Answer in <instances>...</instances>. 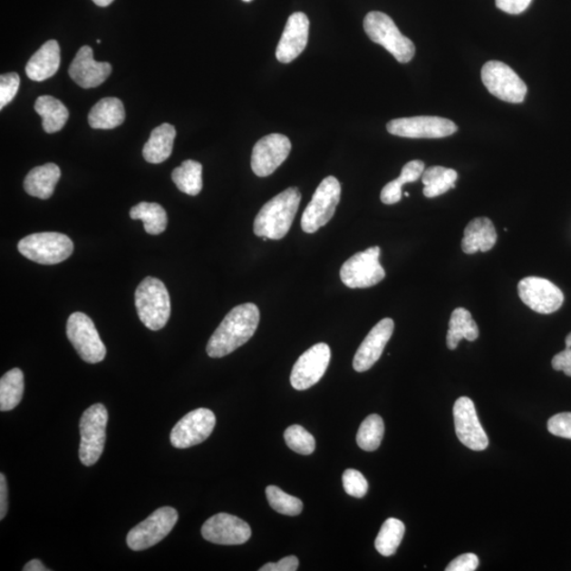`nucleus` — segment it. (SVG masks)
I'll return each mask as SVG.
<instances>
[{
  "mask_svg": "<svg viewBox=\"0 0 571 571\" xmlns=\"http://www.w3.org/2000/svg\"><path fill=\"white\" fill-rule=\"evenodd\" d=\"M421 177L424 184V196L428 198H435V197L443 195L450 189L455 188L459 174L452 169L431 167L425 169Z\"/></svg>",
  "mask_w": 571,
  "mask_h": 571,
  "instance_id": "30",
  "label": "nucleus"
},
{
  "mask_svg": "<svg viewBox=\"0 0 571 571\" xmlns=\"http://www.w3.org/2000/svg\"><path fill=\"white\" fill-rule=\"evenodd\" d=\"M565 344H566L568 348L571 347V333L566 336V339H565Z\"/></svg>",
  "mask_w": 571,
  "mask_h": 571,
  "instance_id": "48",
  "label": "nucleus"
},
{
  "mask_svg": "<svg viewBox=\"0 0 571 571\" xmlns=\"http://www.w3.org/2000/svg\"><path fill=\"white\" fill-rule=\"evenodd\" d=\"M343 487L348 495L355 498H364L368 491V482L363 474L354 469H347L343 473Z\"/></svg>",
  "mask_w": 571,
  "mask_h": 571,
  "instance_id": "38",
  "label": "nucleus"
},
{
  "mask_svg": "<svg viewBox=\"0 0 571 571\" xmlns=\"http://www.w3.org/2000/svg\"><path fill=\"white\" fill-rule=\"evenodd\" d=\"M92 2L99 6H108L114 2V0H92Z\"/></svg>",
  "mask_w": 571,
  "mask_h": 571,
  "instance_id": "47",
  "label": "nucleus"
},
{
  "mask_svg": "<svg viewBox=\"0 0 571 571\" xmlns=\"http://www.w3.org/2000/svg\"><path fill=\"white\" fill-rule=\"evenodd\" d=\"M552 367L555 371H562L566 376L571 377V347L558 353L552 359Z\"/></svg>",
  "mask_w": 571,
  "mask_h": 571,
  "instance_id": "44",
  "label": "nucleus"
},
{
  "mask_svg": "<svg viewBox=\"0 0 571 571\" xmlns=\"http://www.w3.org/2000/svg\"><path fill=\"white\" fill-rule=\"evenodd\" d=\"M456 435L462 444L473 450H484L489 438L481 427L478 412L471 399L460 397L453 408Z\"/></svg>",
  "mask_w": 571,
  "mask_h": 571,
  "instance_id": "17",
  "label": "nucleus"
},
{
  "mask_svg": "<svg viewBox=\"0 0 571 571\" xmlns=\"http://www.w3.org/2000/svg\"><path fill=\"white\" fill-rule=\"evenodd\" d=\"M175 138L176 129L173 125L163 123L156 127L143 148L142 154L145 160L151 164L168 160L173 151Z\"/></svg>",
  "mask_w": 571,
  "mask_h": 571,
  "instance_id": "25",
  "label": "nucleus"
},
{
  "mask_svg": "<svg viewBox=\"0 0 571 571\" xmlns=\"http://www.w3.org/2000/svg\"><path fill=\"white\" fill-rule=\"evenodd\" d=\"M404 532L405 526L402 520L393 518L386 519L378 533L374 547L383 556L395 555L402 542Z\"/></svg>",
  "mask_w": 571,
  "mask_h": 571,
  "instance_id": "34",
  "label": "nucleus"
},
{
  "mask_svg": "<svg viewBox=\"0 0 571 571\" xmlns=\"http://www.w3.org/2000/svg\"><path fill=\"white\" fill-rule=\"evenodd\" d=\"M380 254L379 247H372L347 259L340 271L343 284L348 288L363 289L383 281L385 271L380 264Z\"/></svg>",
  "mask_w": 571,
  "mask_h": 571,
  "instance_id": "8",
  "label": "nucleus"
},
{
  "mask_svg": "<svg viewBox=\"0 0 571 571\" xmlns=\"http://www.w3.org/2000/svg\"><path fill=\"white\" fill-rule=\"evenodd\" d=\"M259 319V309L256 304L246 303L233 308L208 340V357H226L246 344L256 334Z\"/></svg>",
  "mask_w": 571,
  "mask_h": 571,
  "instance_id": "1",
  "label": "nucleus"
},
{
  "mask_svg": "<svg viewBox=\"0 0 571 571\" xmlns=\"http://www.w3.org/2000/svg\"><path fill=\"white\" fill-rule=\"evenodd\" d=\"M35 111L43 119V129L48 133L60 131L66 125L69 111L60 100L42 95L35 102Z\"/></svg>",
  "mask_w": 571,
  "mask_h": 571,
  "instance_id": "28",
  "label": "nucleus"
},
{
  "mask_svg": "<svg viewBox=\"0 0 571 571\" xmlns=\"http://www.w3.org/2000/svg\"><path fill=\"white\" fill-rule=\"evenodd\" d=\"M61 65V48L56 41H48L32 55L25 66L28 78L35 82L46 81L57 73Z\"/></svg>",
  "mask_w": 571,
  "mask_h": 571,
  "instance_id": "22",
  "label": "nucleus"
},
{
  "mask_svg": "<svg viewBox=\"0 0 571 571\" xmlns=\"http://www.w3.org/2000/svg\"><path fill=\"white\" fill-rule=\"evenodd\" d=\"M309 19L302 12L290 15L276 48V59L283 63L295 61L307 46Z\"/></svg>",
  "mask_w": 571,
  "mask_h": 571,
  "instance_id": "20",
  "label": "nucleus"
},
{
  "mask_svg": "<svg viewBox=\"0 0 571 571\" xmlns=\"http://www.w3.org/2000/svg\"><path fill=\"white\" fill-rule=\"evenodd\" d=\"M404 195H405V197H410L409 193H405Z\"/></svg>",
  "mask_w": 571,
  "mask_h": 571,
  "instance_id": "50",
  "label": "nucleus"
},
{
  "mask_svg": "<svg viewBox=\"0 0 571 571\" xmlns=\"http://www.w3.org/2000/svg\"><path fill=\"white\" fill-rule=\"evenodd\" d=\"M66 334L76 353L87 363L95 364L106 357V347L102 342L94 323L85 314L74 313L69 316Z\"/></svg>",
  "mask_w": 571,
  "mask_h": 571,
  "instance_id": "10",
  "label": "nucleus"
},
{
  "mask_svg": "<svg viewBox=\"0 0 571 571\" xmlns=\"http://www.w3.org/2000/svg\"><path fill=\"white\" fill-rule=\"evenodd\" d=\"M19 84H21V79L15 73L0 76V110H4V107L15 98Z\"/></svg>",
  "mask_w": 571,
  "mask_h": 571,
  "instance_id": "39",
  "label": "nucleus"
},
{
  "mask_svg": "<svg viewBox=\"0 0 571 571\" xmlns=\"http://www.w3.org/2000/svg\"><path fill=\"white\" fill-rule=\"evenodd\" d=\"M386 129L393 136L411 139L446 138L457 131L453 121L430 116L392 120Z\"/></svg>",
  "mask_w": 571,
  "mask_h": 571,
  "instance_id": "12",
  "label": "nucleus"
},
{
  "mask_svg": "<svg viewBox=\"0 0 571 571\" xmlns=\"http://www.w3.org/2000/svg\"><path fill=\"white\" fill-rule=\"evenodd\" d=\"M332 352L325 343H319L305 352L295 362L290 376L292 387L306 391L315 385L325 374Z\"/></svg>",
  "mask_w": 571,
  "mask_h": 571,
  "instance_id": "14",
  "label": "nucleus"
},
{
  "mask_svg": "<svg viewBox=\"0 0 571 571\" xmlns=\"http://www.w3.org/2000/svg\"><path fill=\"white\" fill-rule=\"evenodd\" d=\"M178 522V512L171 507L159 508L155 512L132 528L126 543L133 551L145 550L160 543L169 535Z\"/></svg>",
  "mask_w": 571,
  "mask_h": 571,
  "instance_id": "9",
  "label": "nucleus"
},
{
  "mask_svg": "<svg viewBox=\"0 0 571 571\" xmlns=\"http://www.w3.org/2000/svg\"><path fill=\"white\" fill-rule=\"evenodd\" d=\"M547 427L552 435L571 440V412H560L552 416Z\"/></svg>",
  "mask_w": 571,
  "mask_h": 571,
  "instance_id": "40",
  "label": "nucleus"
},
{
  "mask_svg": "<svg viewBox=\"0 0 571 571\" xmlns=\"http://www.w3.org/2000/svg\"><path fill=\"white\" fill-rule=\"evenodd\" d=\"M243 2H245V3H250V2H252V0H243Z\"/></svg>",
  "mask_w": 571,
  "mask_h": 571,
  "instance_id": "49",
  "label": "nucleus"
},
{
  "mask_svg": "<svg viewBox=\"0 0 571 571\" xmlns=\"http://www.w3.org/2000/svg\"><path fill=\"white\" fill-rule=\"evenodd\" d=\"M481 80L488 92L508 103L524 102L527 86L522 79L507 63L491 61L481 69Z\"/></svg>",
  "mask_w": 571,
  "mask_h": 571,
  "instance_id": "11",
  "label": "nucleus"
},
{
  "mask_svg": "<svg viewBox=\"0 0 571 571\" xmlns=\"http://www.w3.org/2000/svg\"><path fill=\"white\" fill-rule=\"evenodd\" d=\"M532 0H495L499 10L508 15H520L528 8Z\"/></svg>",
  "mask_w": 571,
  "mask_h": 571,
  "instance_id": "42",
  "label": "nucleus"
},
{
  "mask_svg": "<svg viewBox=\"0 0 571 571\" xmlns=\"http://www.w3.org/2000/svg\"><path fill=\"white\" fill-rule=\"evenodd\" d=\"M125 110L118 98H104L88 114L89 125L94 130H112L124 122Z\"/></svg>",
  "mask_w": 571,
  "mask_h": 571,
  "instance_id": "26",
  "label": "nucleus"
},
{
  "mask_svg": "<svg viewBox=\"0 0 571 571\" xmlns=\"http://www.w3.org/2000/svg\"><path fill=\"white\" fill-rule=\"evenodd\" d=\"M479 330L471 314L465 308H456L450 315L447 334V345L450 351L459 347L460 342L466 339L473 342L479 338Z\"/></svg>",
  "mask_w": 571,
  "mask_h": 571,
  "instance_id": "27",
  "label": "nucleus"
},
{
  "mask_svg": "<svg viewBox=\"0 0 571 571\" xmlns=\"http://www.w3.org/2000/svg\"><path fill=\"white\" fill-rule=\"evenodd\" d=\"M24 389V373L19 368L5 373L0 380V410H15L22 402Z\"/></svg>",
  "mask_w": 571,
  "mask_h": 571,
  "instance_id": "32",
  "label": "nucleus"
},
{
  "mask_svg": "<svg viewBox=\"0 0 571 571\" xmlns=\"http://www.w3.org/2000/svg\"><path fill=\"white\" fill-rule=\"evenodd\" d=\"M135 303L140 320L150 330L162 329L170 316L169 291L160 279L146 277L138 286Z\"/></svg>",
  "mask_w": 571,
  "mask_h": 571,
  "instance_id": "3",
  "label": "nucleus"
},
{
  "mask_svg": "<svg viewBox=\"0 0 571 571\" xmlns=\"http://www.w3.org/2000/svg\"><path fill=\"white\" fill-rule=\"evenodd\" d=\"M201 535L213 544L241 545L249 541L252 531L245 520L231 514L218 513L203 524Z\"/></svg>",
  "mask_w": 571,
  "mask_h": 571,
  "instance_id": "18",
  "label": "nucleus"
},
{
  "mask_svg": "<svg viewBox=\"0 0 571 571\" xmlns=\"http://www.w3.org/2000/svg\"><path fill=\"white\" fill-rule=\"evenodd\" d=\"M497 240L498 234L493 222L487 218H475L469 221L463 232L462 251L467 254L488 252L497 244Z\"/></svg>",
  "mask_w": 571,
  "mask_h": 571,
  "instance_id": "23",
  "label": "nucleus"
},
{
  "mask_svg": "<svg viewBox=\"0 0 571 571\" xmlns=\"http://www.w3.org/2000/svg\"><path fill=\"white\" fill-rule=\"evenodd\" d=\"M171 179L182 193L198 195L202 189V165L194 160H186L173 170Z\"/></svg>",
  "mask_w": 571,
  "mask_h": 571,
  "instance_id": "33",
  "label": "nucleus"
},
{
  "mask_svg": "<svg viewBox=\"0 0 571 571\" xmlns=\"http://www.w3.org/2000/svg\"><path fill=\"white\" fill-rule=\"evenodd\" d=\"M8 512V485L4 473L0 474V519Z\"/></svg>",
  "mask_w": 571,
  "mask_h": 571,
  "instance_id": "45",
  "label": "nucleus"
},
{
  "mask_svg": "<svg viewBox=\"0 0 571 571\" xmlns=\"http://www.w3.org/2000/svg\"><path fill=\"white\" fill-rule=\"evenodd\" d=\"M61 169L54 163H47L30 171L24 181V189L30 196L49 199L53 195Z\"/></svg>",
  "mask_w": 571,
  "mask_h": 571,
  "instance_id": "24",
  "label": "nucleus"
},
{
  "mask_svg": "<svg viewBox=\"0 0 571 571\" xmlns=\"http://www.w3.org/2000/svg\"><path fill=\"white\" fill-rule=\"evenodd\" d=\"M301 199L300 190L289 188L266 202L254 220L256 237L273 240L284 238L294 224Z\"/></svg>",
  "mask_w": 571,
  "mask_h": 571,
  "instance_id": "2",
  "label": "nucleus"
},
{
  "mask_svg": "<svg viewBox=\"0 0 571 571\" xmlns=\"http://www.w3.org/2000/svg\"><path fill=\"white\" fill-rule=\"evenodd\" d=\"M111 72L110 63L97 62L93 59V51L89 46L82 47L78 51L69 67L70 78L84 89L103 84Z\"/></svg>",
  "mask_w": 571,
  "mask_h": 571,
  "instance_id": "21",
  "label": "nucleus"
},
{
  "mask_svg": "<svg viewBox=\"0 0 571 571\" xmlns=\"http://www.w3.org/2000/svg\"><path fill=\"white\" fill-rule=\"evenodd\" d=\"M216 417L208 409L189 411L171 430L170 442L177 449H188L208 440L215 428Z\"/></svg>",
  "mask_w": 571,
  "mask_h": 571,
  "instance_id": "15",
  "label": "nucleus"
},
{
  "mask_svg": "<svg viewBox=\"0 0 571 571\" xmlns=\"http://www.w3.org/2000/svg\"><path fill=\"white\" fill-rule=\"evenodd\" d=\"M479 560L474 554H465L454 558L448 565L447 571H474L478 569Z\"/></svg>",
  "mask_w": 571,
  "mask_h": 571,
  "instance_id": "41",
  "label": "nucleus"
},
{
  "mask_svg": "<svg viewBox=\"0 0 571 571\" xmlns=\"http://www.w3.org/2000/svg\"><path fill=\"white\" fill-rule=\"evenodd\" d=\"M518 290L520 300L537 314H554L561 308L564 302L561 289L542 277L523 278L518 283Z\"/></svg>",
  "mask_w": 571,
  "mask_h": 571,
  "instance_id": "13",
  "label": "nucleus"
},
{
  "mask_svg": "<svg viewBox=\"0 0 571 571\" xmlns=\"http://www.w3.org/2000/svg\"><path fill=\"white\" fill-rule=\"evenodd\" d=\"M383 435V419L377 414L370 415L360 425L357 434L358 446L367 452H373L380 447Z\"/></svg>",
  "mask_w": 571,
  "mask_h": 571,
  "instance_id": "35",
  "label": "nucleus"
},
{
  "mask_svg": "<svg viewBox=\"0 0 571 571\" xmlns=\"http://www.w3.org/2000/svg\"><path fill=\"white\" fill-rule=\"evenodd\" d=\"M24 571H49L46 566L40 561L35 558V560H32L24 565L23 568Z\"/></svg>",
  "mask_w": 571,
  "mask_h": 571,
  "instance_id": "46",
  "label": "nucleus"
},
{
  "mask_svg": "<svg viewBox=\"0 0 571 571\" xmlns=\"http://www.w3.org/2000/svg\"><path fill=\"white\" fill-rule=\"evenodd\" d=\"M290 151V140L281 133H271L260 139L252 151L251 168L254 174L266 177L275 173L288 158Z\"/></svg>",
  "mask_w": 571,
  "mask_h": 571,
  "instance_id": "16",
  "label": "nucleus"
},
{
  "mask_svg": "<svg viewBox=\"0 0 571 571\" xmlns=\"http://www.w3.org/2000/svg\"><path fill=\"white\" fill-rule=\"evenodd\" d=\"M298 568V558L295 556H286L276 563L264 565L260 571H295Z\"/></svg>",
  "mask_w": 571,
  "mask_h": 571,
  "instance_id": "43",
  "label": "nucleus"
},
{
  "mask_svg": "<svg viewBox=\"0 0 571 571\" xmlns=\"http://www.w3.org/2000/svg\"><path fill=\"white\" fill-rule=\"evenodd\" d=\"M133 220H142L145 231L150 235H159L167 230L168 215L158 203L140 202L130 212Z\"/></svg>",
  "mask_w": 571,
  "mask_h": 571,
  "instance_id": "29",
  "label": "nucleus"
},
{
  "mask_svg": "<svg viewBox=\"0 0 571 571\" xmlns=\"http://www.w3.org/2000/svg\"><path fill=\"white\" fill-rule=\"evenodd\" d=\"M284 437L287 446L292 450H295V453L310 455L315 452V437L307 430H305L302 425H291L285 431Z\"/></svg>",
  "mask_w": 571,
  "mask_h": 571,
  "instance_id": "37",
  "label": "nucleus"
},
{
  "mask_svg": "<svg viewBox=\"0 0 571 571\" xmlns=\"http://www.w3.org/2000/svg\"><path fill=\"white\" fill-rule=\"evenodd\" d=\"M424 171V163L421 160H414L406 163L402 170V175L396 180L386 184L381 192V201L385 205H395L402 200V187L406 183L415 182L421 178Z\"/></svg>",
  "mask_w": 571,
  "mask_h": 571,
  "instance_id": "31",
  "label": "nucleus"
},
{
  "mask_svg": "<svg viewBox=\"0 0 571 571\" xmlns=\"http://www.w3.org/2000/svg\"><path fill=\"white\" fill-rule=\"evenodd\" d=\"M18 250L25 258L41 265H56L73 252V243L67 235L44 232L28 235L19 241Z\"/></svg>",
  "mask_w": 571,
  "mask_h": 571,
  "instance_id": "5",
  "label": "nucleus"
},
{
  "mask_svg": "<svg viewBox=\"0 0 571 571\" xmlns=\"http://www.w3.org/2000/svg\"><path fill=\"white\" fill-rule=\"evenodd\" d=\"M364 30L373 43L381 44L402 63H409L415 55V44L404 36L392 19L385 13L373 11L364 18Z\"/></svg>",
  "mask_w": 571,
  "mask_h": 571,
  "instance_id": "4",
  "label": "nucleus"
},
{
  "mask_svg": "<svg viewBox=\"0 0 571 571\" xmlns=\"http://www.w3.org/2000/svg\"><path fill=\"white\" fill-rule=\"evenodd\" d=\"M107 422L108 411L101 403L92 405L82 415L79 456L82 465L92 467L100 460L105 447Z\"/></svg>",
  "mask_w": 571,
  "mask_h": 571,
  "instance_id": "6",
  "label": "nucleus"
},
{
  "mask_svg": "<svg viewBox=\"0 0 571 571\" xmlns=\"http://www.w3.org/2000/svg\"><path fill=\"white\" fill-rule=\"evenodd\" d=\"M341 199V184L334 176H328L317 187L313 199L302 216L303 231L314 234L328 224Z\"/></svg>",
  "mask_w": 571,
  "mask_h": 571,
  "instance_id": "7",
  "label": "nucleus"
},
{
  "mask_svg": "<svg viewBox=\"0 0 571 571\" xmlns=\"http://www.w3.org/2000/svg\"><path fill=\"white\" fill-rule=\"evenodd\" d=\"M266 495L272 509L284 516L296 517L303 511L301 499L292 497L276 486L266 487Z\"/></svg>",
  "mask_w": 571,
  "mask_h": 571,
  "instance_id": "36",
  "label": "nucleus"
},
{
  "mask_svg": "<svg viewBox=\"0 0 571 571\" xmlns=\"http://www.w3.org/2000/svg\"><path fill=\"white\" fill-rule=\"evenodd\" d=\"M395 323L390 317L381 320L358 348L353 358L355 372L364 373L376 364L392 338Z\"/></svg>",
  "mask_w": 571,
  "mask_h": 571,
  "instance_id": "19",
  "label": "nucleus"
}]
</instances>
